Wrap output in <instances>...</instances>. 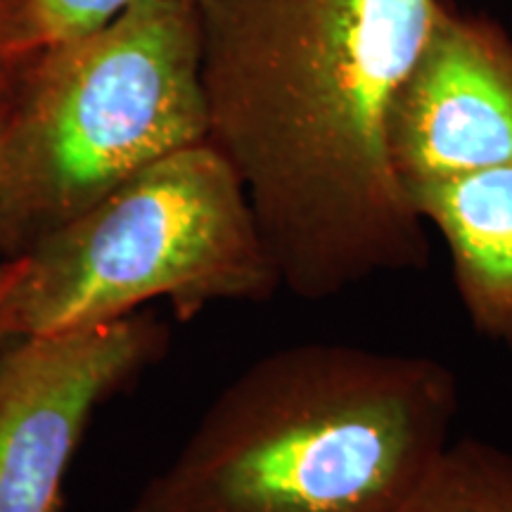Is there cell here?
I'll list each match as a JSON object with an SVG mask.
<instances>
[{
	"instance_id": "1",
	"label": "cell",
	"mask_w": 512,
	"mask_h": 512,
	"mask_svg": "<svg viewBox=\"0 0 512 512\" xmlns=\"http://www.w3.org/2000/svg\"><path fill=\"white\" fill-rule=\"evenodd\" d=\"M209 143L240 176L280 287L306 302L422 271L425 221L389 112L439 0H207Z\"/></svg>"
},
{
	"instance_id": "2",
	"label": "cell",
	"mask_w": 512,
	"mask_h": 512,
	"mask_svg": "<svg viewBox=\"0 0 512 512\" xmlns=\"http://www.w3.org/2000/svg\"><path fill=\"white\" fill-rule=\"evenodd\" d=\"M458 411L456 375L432 356L271 351L221 389L131 512H399Z\"/></svg>"
},
{
	"instance_id": "3",
	"label": "cell",
	"mask_w": 512,
	"mask_h": 512,
	"mask_svg": "<svg viewBox=\"0 0 512 512\" xmlns=\"http://www.w3.org/2000/svg\"><path fill=\"white\" fill-rule=\"evenodd\" d=\"M209 140L202 10L145 0L15 64L0 256L15 259L150 164Z\"/></svg>"
},
{
	"instance_id": "4",
	"label": "cell",
	"mask_w": 512,
	"mask_h": 512,
	"mask_svg": "<svg viewBox=\"0 0 512 512\" xmlns=\"http://www.w3.org/2000/svg\"><path fill=\"white\" fill-rule=\"evenodd\" d=\"M280 287L254 209L209 140L150 164L0 268V332L107 323L166 299L178 320Z\"/></svg>"
},
{
	"instance_id": "5",
	"label": "cell",
	"mask_w": 512,
	"mask_h": 512,
	"mask_svg": "<svg viewBox=\"0 0 512 512\" xmlns=\"http://www.w3.org/2000/svg\"><path fill=\"white\" fill-rule=\"evenodd\" d=\"M169 349L155 313L19 337L0 351V512H60L93 413Z\"/></svg>"
},
{
	"instance_id": "6",
	"label": "cell",
	"mask_w": 512,
	"mask_h": 512,
	"mask_svg": "<svg viewBox=\"0 0 512 512\" xmlns=\"http://www.w3.org/2000/svg\"><path fill=\"white\" fill-rule=\"evenodd\" d=\"M389 155L406 185L512 164V43L439 3L389 112Z\"/></svg>"
},
{
	"instance_id": "7",
	"label": "cell",
	"mask_w": 512,
	"mask_h": 512,
	"mask_svg": "<svg viewBox=\"0 0 512 512\" xmlns=\"http://www.w3.org/2000/svg\"><path fill=\"white\" fill-rule=\"evenodd\" d=\"M406 195L446 242L472 330L512 344V164L406 185Z\"/></svg>"
},
{
	"instance_id": "8",
	"label": "cell",
	"mask_w": 512,
	"mask_h": 512,
	"mask_svg": "<svg viewBox=\"0 0 512 512\" xmlns=\"http://www.w3.org/2000/svg\"><path fill=\"white\" fill-rule=\"evenodd\" d=\"M399 512H512V453L453 439Z\"/></svg>"
},
{
	"instance_id": "9",
	"label": "cell",
	"mask_w": 512,
	"mask_h": 512,
	"mask_svg": "<svg viewBox=\"0 0 512 512\" xmlns=\"http://www.w3.org/2000/svg\"><path fill=\"white\" fill-rule=\"evenodd\" d=\"M138 3L145 0H29L12 29L0 64H17L53 43L98 29ZM183 3L202 8L207 0H183Z\"/></svg>"
},
{
	"instance_id": "10",
	"label": "cell",
	"mask_w": 512,
	"mask_h": 512,
	"mask_svg": "<svg viewBox=\"0 0 512 512\" xmlns=\"http://www.w3.org/2000/svg\"><path fill=\"white\" fill-rule=\"evenodd\" d=\"M27 3L29 0H0V60H3L5 46H8L12 29H15L17 19L22 17Z\"/></svg>"
},
{
	"instance_id": "11",
	"label": "cell",
	"mask_w": 512,
	"mask_h": 512,
	"mask_svg": "<svg viewBox=\"0 0 512 512\" xmlns=\"http://www.w3.org/2000/svg\"><path fill=\"white\" fill-rule=\"evenodd\" d=\"M12 79H15V64H0V138H3L5 114H8L10 93H12ZM0 268H3V256H0ZM5 344L3 332H0V347Z\"/></svg>"
}]
</instances>
